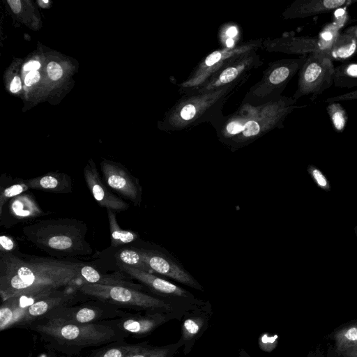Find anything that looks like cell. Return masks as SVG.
<instances>
[{
    "mask_svg": "<svg viewBox=\"0 0 357 357\" xmlns=\"http://www.w3.org/2000/svg\"><path fill=\"white\" fill-rule=\"evenodd\" d=\"M88 228L75 218L41 220L22 228L25 238L52 257L89 255L92 248L86 240Z\"/></svg>",
    "mask_w": 357,
    "mask_h": 357,
    "instance_id": "7a4b0ae2",
    "label": "cell"
},
{
    "mask_svg": "<svg viewBox=\"0 0 357 357\" xmlns=\"http://www.w3.org/2000/svg\"><path fill=\"white\" fill-rule=\"evenodd\" d=\"M128 312L107 303L89 299L83 303L58 308L45 318L78 324H95L119 318Z\"/></svg>",
    "mask_w": 357,
    "mask_h": 357,
    "instance_id": "8992f818",
    "label": "cell"
},
{
    "mask_svg": "<svg viewBox=\"0 0 357 357\" xmlns=\"http://www.w3.org/2000/svg\"><path fill=\"white\" fill-rule=\"evenodd\" d=\"M26 180L14 183L1 190L0 193V216H2L3 206L9 199H13L29 190Z\"/></svg>",
    "mask_w": 357,
    "mask_h": 357,
    "instance_id": "4dcf8cb0",
    "label": "cell"
},
{
    "mask_svg": "<svg viewBox=\"0 0 357 357\" xmlns=\"http://www.w3.org/2000/svg\"><path fill=\"white\" fill-rule=\"evenodd\" d=\"M333 84L351 89L357 86V61H349L335 67Z\"/></svg>",
    "mask_w": 357,
    "mask_h": 357,
    "instance_id": "484cf974",
    "label": "cell"
},
{
    "mask_svg": "<svg viewBox=\"0 0 357 357\" xmlns=\"http://www.w3.org/2000/svg\"><path fill=\"white\" fill-rule=\"evenodd\" d=\"M182 316L173 312H128L123 316L100 322L112 327L124 338H142L153 333L160 326L172 319L181 320Z\"/></svg>",
    "mask_w": 357,
    "mask_h": 357,
    "instance_id": "52a82bcc",
    "label": "cell"
},
{
    "mask_svg": "<svg viewBox=\"0 0 357 357\" xmlns=\"http://www.w3.org/2000/svg\"><path fill=\"white\" fill-rule=\"evenodd\" d=\"M212 316V308L209 303H202L188 309L181 319V337L183 344V352L188 355L192 349L195 342L209 326Z\"/></svg>",
    "mask_w": 357,
    "mask_h": 357,
    "instance_id": "8fae6325",
    "label": "cell"
},
{
    "mask_svg": "<svg viewBox=\"0 0 357 357\" xmlns=\"http://www.w3.org/2000/svg\"><path fill=\"white\" fill-rule=\"evenodd\" d=\"M326 54L333 61L348 62L357 54V39L345 31L338 33Z\"/></svg>",
    "mask_w": 357,
    "mask_h": 357,
    "instance_id": "d6986e66",
    "label": "cell"
},
{
    "mask_svg": "<svg viewBox=\"0 0 357 357\" xmlns=\"http://www.w3.org/2000/svg\"><path fill=\"white\" fill-rule=\"evenodd\" d=\"M357 0H296L284 11L285 18H305L346 8Z\"/></svg>",
    "mask_w": 357,
    "mask_h": 357,
    "instance_id": "9a60e30c",
    "label": "cell"
},
{
    "mask_svg": "<svg viewBox=\"0 0 357 357\" xmlns=\"http://www.w3.org/2000/svg\"><path fill=\"white\" fill-rule=\"evenodd\" d=\"M55 291L56 290H43L20 294L1 302L0 331H3L13 328L30 306L39 299Z\"/></svg>",
    "mask_w": 357,
    "mask_h": 357,
    "instance_id": "7c38bea8",
    "label": "cell"
},
{
    "mask_svg": "<svg viewBox=\"0 0 357 357\" xmlns=\"http://www.w3.org/2000/svg\"><path fill=\"white\" fill-rule=\"evenodd\" d=\"M48 76L52 80H57L61 77L63 70L61 67L56 62L52 61L47 66Z\"/></svg>",
    "mask_w": 357,
    "mask_h": 357,
    "instance_id": "e575fe53",
    "label": "cell"
},
{
    "mask_svg": "<svg viewBox=\"0 0 357 357\" xmlns=\"http://www.w3.org/2000/svg\"><path fill=\"white\" fill-rule=\"evenodd\" d=\"M8 3L13 13H18L21 10V1L20 0H8Z\"/></svg>",
    "mask_w": 357,
    "mask_h": 357,
    "instance_id": "ab89813d",
    "label": "cell"
},
{
    "mask_svg": "<svg viewBox=\"0 0 357 357\" xmlns=\"http://www.w3.org/2000/svg\"><path fill=\"white\" fill-rule=\"evenodd\" d=\"M148 342L130 344L121 340L105 344L91 352L88 357H130L143 348Z\"/></svg>",
    "mask_w": 357,
    "mask_h": 357,
    "instance_id": "603a6c76",
    "label": "cell"
},
{
    "mask_svg": "<svg viewBox=\"0 0 357 357\" xmlns=\"http://www.w3.org/2000/svg\"><path fill=\"white\" fill-rule=\"evenodd\" d=\"M226 46L227 48H229L231 49V47H234V40L232 38H227L226 40Z\"/></svg>",
    "mask_w": 357,
    "mask_h": 357,
    "instance_id": "ee69618b",
    "label": "cell"
},
{
    "mask_svg": "<svg viewBox=\"0 0 357 357\" xmlns=\"http://www.w3.org/2000/svg\"><path fill=\"white\" fill-rule=\"evenodd\" d=\"M278 343V335L269 333H262L258 339L259 347L264 351L271 352Z\"/></svg>",
    "mask_w": 357,
    "mask_h": 357,
    "instance_id": "1f68e13d",
    "label": "cell"
},
{
    "mask_svg": "<svg viewBox=\"0 0 357 357\" xmlns=\"http://www.w3.org/2000/svg\"><path fill=\"white\" fill-rule=\"evenodd\" d=\"M78 290L89 299L107 303L128 312H173L183 316L186 310L197 305L174 303L142 290L122 286L82 282L79 284Z\"/></svg>",
    "mask_w": 357,
    "mask_h": 357,
    "instance_id": "277c9868",
    "label": "cell"
},
{
    "mask_svg": "<svg viewBox=\"0 0 357 357\" xmlns=\"http://www.w3.org/2000/svg\"><path fill=\"white\" fill-rule=\"evenodd\" d=\"M75 284L56 290L35 302L23 314L13 328H26L33 322L45 318L54 310L89 300Z\"/></svg>",
    "mask_w": 357,
    "mask_h": 357,
    "instance_id": "ba28073f",
    "label": "cell"
},
{
    "mask_svg": "<svg viewBox=\"0 0 357 357\" xmlns=\"http://www.w3.org/2000/svg\"><path fill=\"white\" fill-rule=\"evenodd\" d=\"M40 79V73L37 70L29 72L25 79L24 83L26 86H31L36 83Z\"/></svg>",
    "mask_w": 357,
    "mask_h": 357,
    "instance_id": "d590c367",
    "label": "cell"
},
{
    "mask_svg": "<svg viewBox=\"0 0 357 357\" xmlns=\"http://www.w3.org/2000/svg\"><path fill=\"white\" fill-rule=\"evenodd\" d=\"M351 349L357 350V347H354V348H353V349ZM349 350H350V349H349Z\"/></svg>",
    "mask_w": 357,
    "mask_h": 357,
    "instance_id": "bcb514c9",
    "label": "cell"
},
{
    "mask_svg": "<svg viewBox=\"0 0 357 357\" xmlns=\"http://www.w3.org/2000/svg\"><path fill=\"white\" fill-rule=\"evenodd\" d=\"M239 357H250L244 349H241L239 352Z\"/></svg>",
    "mask_w": 357,
    "mask_h": 357,
    "instance_id": "f6af8a7d",
    "label": "cell"
},
{
    "mask_svg": "<svg viewBox=\"0 0 357 357\" xmlns=\"http://www.w3.org/2000/svg\"><path fill=\"white\" fill-rule=\"evenodd\" d=\"M181 347H183V344L179 340L163 346H153L147 343L130 357H173Z\"/></svg>",
    "mask_w": 357,
    "mask_h": 357,
    "instance_id": "4316f807",
    "label": "cell"
},
{
    "mask_svg": "<svg viewBox=\"0 0 357 357\" xmlns=\"http://www.w3.org/2000/svg\"><path fill=\"white\" fill-rule=\"evenodd\" d=\"M101 170L106 185L134 205H140L142 188L138 179L124 167L110 161L101 163Z\"/></svg>",
    "mask_w": 357,
    "mask_h": 357,
    "instance_id": "30bf717a",
    "label": "cell"
},
{
    "mask_svg": "<svg viewBox=\"0 0 357 357\" xmlns=\"http://www.w3.org/2000/svg\"><path fill=\"white\" fill-rule=\"evenodd\" d=\"M334 337L336 348L340 353L357 347V323L338 330Z\"/></svg>",
    "mask_w": 357,
    "mask_h": 357,
    "instance_id": "f1b7e54d",
    "label": "cell"
},
{
    "mask_svg": "<svg viewBox=\"0 0 357 357\" xmlns=\"http://www.w3.org/2000/svg\"><path fill=\"white\" fill-rule=\"evenodd\" d=\"M345 357H357V350L350 349L342 353Z\"/></svg>",
    "mask_w": 357,
    "mask_h": 357,
    "instance_id": "7bdbcfd3",
    "label": "cell"
},
{
    "mask_svg": "<svg viewBox=\"0 0 357 357\" xmlns=\"http://www.w3.org/2000/svg\"><path fill=\"white\" fill-rule=\"evenodd\" d=\"M248 47H241L238 49L232 50L227 48L225 50H217L206 57L202 64L199 66L198 73L195 79L189 82L190 86L197 84L199 81L203 79L204 75H208L213 66L218 65L219 63H225L227 60L229 61L231 57H236L238 54L241 55L248 52Z\"/></svg>",
    "mask_w": 357,
    "mask_h": 357,
    "instance_id": "7402d4cb",
    "label": "cell"
},
{
    "mask_svg": "<svg viewBox=\"0 0 357 357\" xmlns=\"http://www.w3.org/2000/svg\"><path fill=\"white\" fill-rule=\"evenodd\" d=\"M84 178L94 199L100 206L116 213L126 211L130 208V205L127 202L114 194L102 182L96 167L92 161H90L84 167Z\"/></svg>",
    "mask_w": 357,
    "mask_h": 357,
    "instance_id": "4fadbf2b",
    "label": "cell"
},
{
    "mask_svg": "<svg viewBox=\"0 0 357 357\" xmlns=\"http://www.w3.org/2000/svg\"><path fill=\"white\" fill-rule=\"evenodd\" d=\"M335 66L326 52L309 54L298 71V89L293 98L303 96H317L333 84Z\"/></svg>",
    "mask_w": 357,
    "mask_h": 357,
    "instance_id": "5b68a950",
    "label": "cell"
},
{
    "mask_svg": "<svg viewBox=\"0 0 357 357\" xmlns=\"http://www.w3.org/2000/svg\"><path fill=\"white\" fill-rule=\"evenodd\" d=\"M21 89V81L18 77H15L10 84V91L17 93Z\"/></svg>",
    "mask_w": 357,
    "mask_h": 357,
    "instance_id": "f35d334b",
    "label": "cell"
},
{
    "mask_svg": "<svg viewBox=\"0 0 357 357\" xmlns=\"http://www.w3.org/2000/svg\"><path fill=\"white\" fill-rule=\"evenodd\" d=\"M312 173L317 183L321 187H325L326 185V180L324 175L318 169H314Z\"/></svg>",
    "mask_w": 357,
    "mask_h": 357,
    "instance_id": "8d00e7d4",
    "label": "cell"
},
{
    "mask_svg": "<svg viewBox=\"0 0 357 357\" xmlns=\"http://www.w3.org/2000/svg\"><path fill=\"white\" fill-rule=\"evenodd\" d=\"M40 64L38 61H29V63H26L24 66V70L26 71L31 72V71L37 70L38 68H40Z\"/></svg>",
    "mask_w": 357,
    "mask_h": 357,
    "instance_id": "74e56055",
    "label": "cell"
},
{
    "mask_svg": "<svg viewBox=\"0 0 357 357\" xmlns=\"http://www.w3.org/2000/svg\"><path fill=\"white\" fill-rule=\"evenodd\" d=\"M17 243L10 236L5 234L0 236V254L18 252Z\"/></svg>",
    "mask_w": 357,
    "mask_h": 357,
    "instance_id": "d6a6232c",
    "label": "cell"
},
{
    "mask_svg": "<svg viewBox=\"0 0 357 357\" xmlns=\"http://www.w3.org/2000/svg\"><path fill=\"white\" fill-rule=\"evenodd\" d=\"M326 112L334 130L339 133L342 132L348 120L347 111L339 102H331L326 107Z\"/></svg>",
    "mask_w": 357,
    "mask_h": 357,
    "instance_id": "f546056e",
    "label": "cell"
},
{
    "mask_svg": "<svg viewBox=\"0 0 357 357\" xmlns=\"http://www.w3.org/2000/svg\"><path fill=\"white\" fill-rule=\"evenodd\" d=\"M306 58L307 55H305L298 59H284L275 63L268 73L266 83L268 91H277L279 94L293 76L299 71Z\"/></svg>",
    "mask_w": 357,
    "mask_h": 357,
    "instance_id": "2e32d148",
    "label": "cell"
},
{
    "mask_svg": "<svg viewBox=\"0 0 357 357\" xmlns=\"http://www.w3.org/2000/svg\"><path fill=\"white\" fill-rule=\"evenodd\" d=\"M354 100H357V89L344 94L328 98L324 100V102H338L340 101H349Z\"/></svg>",
    "mask_w": 357,
    "mask_h": 357,
    "instance_id": "836d02e7",
    "label": "cell"
},
{
    "mask_svg": "<svg viewBox=\"0 0 357 357\" xmlns=\"http://www.w3.org/2000/svg\"><path fill=\"white\" fill-rule=\"evenodd\" d=\"M30 189L53 193H70L73 190L71 177L65 173L50 172L26 180Z\"/></svg>",
    "mask_w": 357,
    "mask_h": 357,
    "instance_id": "e0dca14e",
    "label": "cell"
},
{
    "mask_svg": "<svg viewBox=\"0 0 357 357\" xmlns=\"http://www.w3.org/2000/svg\"><path fill=\"white\" fill-rule=\"evenodd\" d=\"M344 31L353 35L357 39V25L349 26Z\"/></svg>",
    "mask_w": 357,
    "mask_h": 357,
    "instance_id": "b9f144b4",
    "label": "cell"
},
{
    "mask_svg": "<svg viewBox=\"0 0 357 357\" xmlns=\"http://www.w3.org/2000/svg\"><path fill=\"white\" fill-rule=\"evenodd\" d=\"M116 264L120 271L140 282L157 297L188 305H195L203 302L195 298L194 296L185 289L150 272L139 270L119 262H116Z\"/></svg>",
    "mask_w": 357,
    "mask_h": 357,
    "instance_id": "9c48e42d",
    "label": "cell"
},
{
    "mask_svg": "<svg viewBox=\"0 0 357 357\" xmlns=\"http://www.w3.org/2000/svg\"><path fill=\"white\" fill-rule=\"evenodd\" d=\"M238 33V30L236 26H230L226 31V35L229 36V38L235 37Z\"/></svg>",
    "mask_w": 357,
    "mask_h": 357,
    "instance_id": "60d3db41",
    "label": "cell"
},
{
    "mask_svg": "<svg viewBox=\"0 0 357 357\" xmlns=\"http://www.w3.org/2000/svg\"><path fill=\"white\" fill-rule=\"evenodd\" d=\"M263 123L259 118L250 119L248 121L233 119L224 127L223 132L227 137H238V139H250L258 136L262 130Z\"/></svg>",
    "mask_w": 357,
    "mask_h": 357,
    "instance_id": "ffe728a7",
    "label": "cell"
},
{
    "mask_svg": "<svg viewBox=\"0 0 357 357\" xmlns=\"http://www.w3.org/2000/svg\"><path fill=\"white\" fill-rule=\"evenodd\" d=\"M144 262L151 271L171 278L183 284L203 291V287L188 272L160 252L139 249Z\"/></svg>",
    "mask_w": 357,
    "mask_h": 357,
    "instance_id": "5bb4252c",
    "label": "cell"
},
{
    "mask_svg": "<svg viewBox=\"0 0 357 357\" xmlns=\"http://www.w3.org/2000/svg\"><path fill=\"white\" fill-rule=\"evenodd\" d=\"M9 208L11 215L20 220L32 219L44 214L33 197L26 193L13 198Z\"/></svg>",
    "mask_w": 357,
    "mask_h": 357,
    "instance_id": "44dd1931",
    "label": "cell"
},
{
    "mask_svg": "<svg viewBox=\"0 0 357 357\" xmlns=\"http://www.w3.org/2000/svg\"><path fill=\"white\" fill-rule=\"evenodd\" d=\"M248 58H245L243 61L232 62L231 66L222 68L221 72L200 91L204 89L206 91L218 89L219 87L232 82L248 68Z\"/></svg>",
    "mask_w": 357,
    "mask_h": 357,
    "instance_id": "cb8c5ba5",
    "label": "cell"
},
{
    "mask_svg": "<svg viewBox=\"0 0 357 357\" xmlns=\"http://www.w3.org/2000/svg\"><path fill=\"white\" fill-rule=\"evenodd\" d=\"M116 212L107 209L108 222L110 230L111 245L116 248L130 243L137 238V234L130 230L122 229L118 224Z\"/></svg>",
    "mask_w": 357,
    "mask_h": 357,
    "instance_id": "d4e9b609",
    "label": "cell"
},
{
    "mask_svg": "<svg viewBox=\"0 0 357 357\" xmlns=\"http://www.w3.org/2000/svg\"><path fill=\"white\" fill-rule=\"evenodd\" d=\"M79 277L82 282L109 286H122L142 290L143 286L135 284L118 275H106L99 272L92 266L83 264L79 269Z\"/></svg>",
    "mask_w": 357,
    "mask_h": 357,
    "instance_id": "ac0fdd59",
    "label": "cell"
},
{
    "mask_svg": "<svg viewBox=\"0 0 357 357\" xmlns=\"http://www.w3.org/2000/svg\"><path fill=\"white\" fill-rule=\"evenodd\" d=\"M84 263L26 255L20 251L0 254L1 302L20 294L58 290L79 284Z\"/></svg>",
    "mask_w": 357,
    "mask_h": 357,
    "instance_id": "6da1fadb",
    "label": "cell"
},
{
    "mask_svg": "<svg viewBox=\"0 0 357 357\" xmlns=\"http://www.w3.org/2000/svg\"><path fill=\"white\" fill-rule=\"evenodd\" d=\"M116 262L151 273V270L144 262L139 248H126L120 250L115 254Z\"/></svg>",
    "mask_w": 357,
    "mask_h": 357,
    "instance_id": "83f0119b",
    "label": "cell"
},
{
    "mask_svg": "<svg viewBox=\"0 0 357 357\" xmlns=\"http://www.w3.org/2000/svg\"><path fill=\"white\" fill-rule=\"evenodd\" d=\"M35 331L52 349L66 354H75L83 349L125 340L112 327L104 324H78L44 318L31 324Z\"/></svg>",
    "mask_w": 357,
    "mask_h": 357,
    "instance_id": "3957f363",
    "label": "cell"
}]
</instances>
